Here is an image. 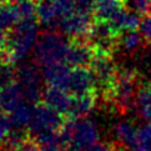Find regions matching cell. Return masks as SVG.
I'll use <instances>...</instances> for the list:
<instances>
[{
	"mask_svg": "<svg viewBox=\"0 0 151 151\" xmlns=\"http://www.w3.org/2000/svg\"><path fill=\"white\" fill-rule=\"evenodd\" d=\"M60 136L64 147L74 146L80 151H89L99 140V131L95 122L90 119L68 120L60 129Z\"/></svg>",
	"mask_w": 151,
	"mask_h": 151,
	"instance_id": "4",
	"label": "cell"
},
{
	"mask_svg": "<svg viewBox=\"0 0 151 151\" xmlns=\"http://www.w3.org/2000/svg\"><path fill=\"white\" fill-rule=\"evenodd\" d=\"M142 41H144V37L140 34L139 30L126 31V33L121 34L120 37H119L117 47H120L126 54H134L141 47Z\"/></svg>",
	"mask_w": 151,
	"mask_h": 151,
	"instance_id": "20",
	"label": "cell"
},
{
	"mask_svg": "<svg viewBox=\"0 0 151 151\" xmlns=\"http://www.w3.org/2000/svg\"><path fill=\"white\" fill-rule=\"evenodd\" d=\"M39 23L37 20L20 21L6 34L5 42V59L6 63L17 64L29 55L34 50L39 37Z\"/></svg>",
	"mask_w": 151,
	"mask_h": 151,
	"instance_id": "1",
	"label": "cell"
},
{
	"mask_svg": "<svg viewBox=\"0 0 151 151\" xmlns=\"http://www.w3.org/2000/svg\"><path fill=\"white\" fill-rule=\"evenodd\" d=\"M25 101L20 86L17 81L4 88H0V111L12 114L17 107Z\"/></svg>",
	"mask_w": 151,
	"mask_h": 151,
	"instance_id": "15",
	"label": "cell"
},
{
	"mask_svg": "<svg viewBox=\"0 0 151 151\" xmlns=\"http://www.w3.org/2000/svg\"><path fill=\"white\" fill-rule=\"evenodd\" d=\"M65 91L71 96H83L96 94L95 76L90 68H75L71 69L65 86Z\"/></svg>",
	"mask_w": 151,
	"mask_h": 151,
	"instance_id": "10",
	"label": "cell"
},
{
	"mask_svg": "<svg viewBox=\"0 0 151 151\" xmlns=\"http://www.w3.org/2000/svg\"><path fill=\"white\" fill-rule=\"evenodd\" d=\"M125 9L126 0H96L94 19L98 21H110Z\"/></svg>",
	"mask_w": 151,
	"mask_h": 151,
	"instance_id": "16",
	"label": "cell"
},
{
	"mask_svg": "<svg viewBox=\"0 0 151 151\" xmlns=\"http://www.w3.org/2000/svg\"><path fill=\"white\" fill-rule=\"evenodd\" d=\"M107 23L110 24L112 30L115 31V34L120 37V35L126 33V31L139 30L141 18L134 10L125 9L121 13H119L115 18H112L110 21H107Z\"/></svg>",
	"mask_w": 151,
	"mask_h": 151,
	"instance_id": "14",
	"label": "cell"
},
{
	"mask_svg": "<svg viewBox=\"0 0 151 151\" xmlns=\"http://www.w3.org/2000/svg\"><path fill=\"white\" fill-rule=\"evenodd\" d=\"M4 63H6V59H5V52L3 49H0V65Z\"/></svg>",
	"mask_w": 151,
	"mask_h": 151,
	"instance_id": "28",
	"label": "cell"
},
{
	"mask_svg": "<svg viewBox=\"0 0 151 151\" xmlns=\"http://www.w3.org/2000/svg\"><path fill=\"white\" fill-rule=\"evenodd\" d=\"M70 71H71V68L66 65L65 63H58L42 68L41 74L47 86H54V88H60L65 90Z\"/></svg>",
	"mask_w": 151,
	"mask_h": 151,
	"instance_id": "13",
	"label": "cell"
},
{
	"mask_svg": "<svg viewBox=\"0 0 151 151\" xmlns=\"http://www.w3.org/2000/svg\"><path fill=\"white\" fill-rule=\"evenodd\" d=\"M89 151H117L116 147L114 146V144L106 145V144H96L94 147H91Z\"/></svg>",
	"mask_w": 151,
	"mask_h": 151,
	"instance_id": "27",
	"label": "cell"
},
{
	"mask_svg": "<svg viewBox=\"0 0 151 151\" xmlns=\"http://www.w3.org/2000/svg\"><path fill=\"white\" fill-rule=\"evenodd\" d=\"M69 49L66 52L65 64L71 69L90 68L93 64L96 49L88 39H69Z\"/></svg>",
	"mask_w": 151,
	"mask_h": 151,
	"instance_id": "9",
	"label": "cell"
},
{
	"mask_svg": "<svg viewBox=\"0 0 151 151\" xmlns=\"http://www.w3.org/2000/svg\"><path fill=\"white\" fill-rule=\"evenodd\" d=\"M140 79L137 70L131 68H119L116 80L107 102L120 114H126L135 109L136 95L140 89Z\"/></svg>",
	"mask_w": 151,
	"mask_h": 151,
	"instance_id": "2",
	"label": "cell"
},
{
	"mask_svg": "<svg viewBox=\"0 0 151 151\" xmlns=\"http://www.w3.org/2000/svg\"><path fill=\"white\" fill-rule=\"evenodd\" d=\"M94 21V15L74 10L60 20L58 31L68 39H88Z\"/></svg>",
	"mask_w": 151,
	"mask_h": 151,
	"instance_id": "7",
	"label": "cell"
},
{
	"mask_svg": "<svg viewBox=\"0 0 151 151\" xmlns=\"http://www.w3.org/2000/svg\"><path fill=\"white\" fill-rule=\"evenodd\" d=\"M18 23H20V18L13 3H3L0 5V28L9 31Z\"/></svg>",
	"mask_w": 151,
	"mask_h": 151,
	"instance_id": "21",
	"label": "cell"
},
{
	"mask_svg": "<svg viewBox=\"0 0 151 151\" xmlns=\"http://www.w3.org/2000/svg\"><path fill=\"white\" fill-rule=\"evenodd\" d=\"M96 98L98 95H83V96H73L70 109L68 112L69 120H76V119H83L90 111L94 109L96 105Z\"/></svg>",
	"mask_w": 151,
	"mask_h": 151,
	"instance_id": "18",
	"label": "cell"
},
{
	"mask_svg": "<svg viewBox=\"0 0 151 151\" xmlns=\"http://www.w3.org/2000/svg\"><path fill=\"white\" fill-rule=\"evenodd\" d=\"M90 69L95 76L96 94L100 93L101 98L107 101L117 75V65L112 59V54L96 50V55Z\"/></svg>",
	"mask_w": 151,
	"mask_h": 151,
	"instance_id": "5",
	"label": "cell"
},
{
	"mask_svg": "<svg viewBox=\"0 0 151 151\" xmlns=\"http://www.w3.org/2000/svg\"><path fill=\"white\" fill-rule=\"evenodd\" d=\"M63 117V115L45 105L44 102H39L34 106L33 119L29 126L30 131L34 136L45 131H59L65 124Z\"/></svg>",
	"mask_w": 151,
	"mask_h": 151,
	"instance_id": "8",
	"label": "cell"
},
{
	"mask_svg": "<svg viewBox=\"0 0 151 151\" xmlns=\"http://www.w3.org/2000/svg\"><path fill=\"white\" fill-rule=\"evenodd\" d=\"M18 151H40V146L37 145V142L35 141V140L30 139Z\"/></svg>",
	"mask_w": 151,
	"mask_h": 151,
	"instance_id": "26",
	"label": "cell"
},
{
	"mask_svg": "<svg viewBox=\"0 0 151 151\" xmlns=\"http://www.w3.org/2000/svg\"><path fill=\"white\" fill-rule=\"evenodd\" d=\"M71 98L68 91L60 88H54V86H46L42 94V102L52 110H55L60 115L68 117V112L71 104Z\"/></svg>",
	"mask_w": 151,
	"mask_h": 151,
	"instance_id": "12",
	"label": "cell"
},
{
	"mask_svg": "<svg viewBox=\"0 0 151 151\" xmlns=\"http://www.w3.org/2000/svg\"><path fill=\"white\" fill-rule=\"evenodd\" d=\"M88 40L94 45L98 51L112 54L117 49L119 36L112 30L107 21H94V25L90 30Z\"/></svg>",
	"mask_w": 151,
	"mask_h": 151,
	"instance_id": "11",
	"label": "cell"
},
{
	"mask_svg": "<svg viewBox=\"0 0 151 151\" xmlns=\"http://www.w3.org/2000/svg\"><path fill=\"white\" fill-rule=\"evenodd\" d=\"M3 3H6V1H5V0H0V5H1Z\"/></svg>",
	"mask_w": 151,
	"mask_h": 151,
	"instance_id": "29",
	"label": "cell"
},
{
	"mask_svg": "<svg viewBox=\"0 0 151 151\" xmlns=\"http://www.w3.org/2000/svg\"><path fill=\"white\" fill-rule=\"evenodd\" d=\"M42 74L35 63H24L17 69L15 81L20 86L25 101L31 105L39 104L42 99Z\"/></svg>",
	"mask_w": 151,
	"mask_h": 151,
	"instance_id": "6",
	"label": "cell"
},
{
	"mask_svg": "<svg viewBox=\"0 0 151 151\" xmlns=\"http://www.w3.org/2000/svg\"><path fill=\"white\" fill-rule=\"evenodd\" d=\"M34 106L35 105L29 104L28 101H24L23 104H20L17 109L12 112V114H9L13 127L26 129L28 126H30L31 119H33Z\"/></svg>",
	"mask_w": 151,
	"mask_h": 151,
	"instance_id": "19",
	"label": "cell"
},
{
	"mask_svg": "<svg viewBox=\"0 0 151 151\" xmlns=\"http://www.w3.org/2000/svg\"><path fill=\"white\" fill-rule=\"evenodd\" d=\"M13 130V125L8 114L0 111V142H4Z\"/></svg>",
	"mask_w": 151,
	"mask_h": 151,
	"instance_id": "23",
	"label": "cell"
},
{
	"mask_svg": "<svg viewBox=\"0 0 151 151\" xmlns=\"http://www.w3.org/2000/svg\"><path fill=\"white\" fill-rule=\"evenodd\" d=\"M70 40L55 30H44L37 37L34 47V63L45 68L51 64L65 63Z\"/></svg>",
	"mask_w": 151,
	"mask_h": 151,
	"instance_id": "3",
	"label": "cell"
},
{
	"mask_svg": "<svg viewBox=\"0 0 151 151\" xmlns=\"http://www.w3.org/2000/svg\"><path fill=\"white\" fill-rule=\"evenodd\" d=\"M139 31H140V34L142 35L144 40L151 42V13L147 15H144L141 18Z\"/></svg>",
	"mask_w": 151,
	"mask_h": 151,
	"instance_id": "24",
	"label": "cell"
},
{
	"mask_svg": "<svg viewBox=\"0 0 151 151\" xmlns=\"http://www.w3.org/2000/svg\"><path fill=\"white\" fill-rule=\"evenodd\" d=\"M114 132V137L119 146L124 147L127 151H132V147L136 141V135H137V129L135 127L131 122L129 121H120L116 122L112 129Z\"/></svg>",
	"mask_w": 151,
	"mask_h": 151,
	"instance_id": "17",
	"label": "cell"
},
{
	"mask_svg": "<svg viewBox=\"0 0 151 151\" xmlns=\"http://www.w3.org/2000/svg\"><path fill=\"white\" fill-rule=\"evenodd\" d=\"M132 151H151V124H146L137 129Z\"/></svg>",
	"mask_w": 151,
	"mask_h": 151,
	"instance_id": "22",
	"label": "cell"
},
{
	"mask_svg": "<svg viewBox=\"0 0 151 151\" xmlns=\"http://www.w3.org/2000/svg\"><path fill=\"white\" fill-rule=\"evenodd\" d=\"M134 12L139 15H147L151 13V0H131Z\"/></svg>",
	"mask_w": 151,
	"mask_h": 151,
	"instance_id": "25",
	"label": "cell"
},
{
	"mask_svg": "<svg viewBox=\"0 0 151 151\" xmlns=\"http://www.w3.org/2000/svg\"><path fill=\"white\" fill-rule=\"evenodd\" d=\"M150 85H151V84H150Z\"/></svg>",
	"mask_w": 151,
	"mask_h": 151,
	"instance_id": "30",
	"label": "cell"
}]
</instances>
